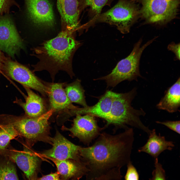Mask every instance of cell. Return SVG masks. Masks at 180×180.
I'll return each instance as SVG.
<instances>
[{
	"instance_id": "cell-32",
	"label": "cell",
	"mask_w": 180,
	"mask_h": 180,
	"mask_svg": "<svg viewBox=\"0 0 180 180\" xmlns=\"http://www.w3.org/2000/svg\"><path fill=\"white\" fill-rule=\"evenodd\" d=\"M114 0H108L106 5L110 6L112 2Z\"/></svg>"
},
{
	"instance_id": "cell-12",
	"label": "cell",
	"mask_w": 180,
	"mask_h": 180,
	"mask_svg": "<svg viewBox=\"0 0 180 180\" xmlns=\"http://www.w3.org/2000/svg\"><path fill=\"white\" fill-rule=\"evenodd\" d=\"M51 148L42 152L44 156L59 160L68 159L82 160L80 156L81 146L70 141L57 131L54 136L51 138Z\"/></svg>"
},
{
	"instance_id": "cell-28",
	"label": "cell",
	"mask_w": 180,
	"mask_h": 180,
	"mask_svg": "<svg viewBox=\"0 0 180 180\" xmlns=\"http://www.w3.org/2000/svg\"><path fill=\"white\" fill-rule=\"evenodd\" d=\"M14 4L16 5L14 0H0V14L2 15L4 13H8L10 6Z\"/></svg>"
},
{
	"instance_id": "cell-7",
	"label": "cell",
	"mask_w": 180,
	"mask_h": 180,
	"mask_svg": "<svg viewBox=\"0 0 180 180\" xmlns=\"http://www.w3.org/2000/svg\"><path fill=\"white\" fill-rule=\"evenodd\" d=\"M141 13L148 21L162 23L176 16L179 4V0H140Z\"/></svg>"
},
{
	"instance_id": "cell-2",
	"label": "cell",
	"mask_w": 180,
	"mask_h": 180,
	"mask_svg": "<svg viewBox=\"0 0 180 180\" xmlns=\"http://www.w3.org/2000/svg\"><path fill=\"white\" fill-rule=\"evenodd\" d=\"M76 32L67 29L62 30L55 38L45 40L33 49L34 56L38 59L32 65L33 72L46 70L54 80L60 71L66 72L72 78L74 76L72 61L74 54L82 45L76 40Z\"/></svg>"
},
{
	"instance_id": "cell-25",
	"label": "cell",
	"mask_w": 180,
	"mask_h": 180,
	"mask_svg": "<svg viewBox=\"0 0 180 180\" xmlns=\"http://www.w3.org/2000/svg\"><path fill=\"white\" fill-rule=\"evenodd\" d=\"M154 165L155 168L152 172V177L149 179L166 180V177L165 170L162 164L159 162L158 158L154 159Z\"/></svg>"
},
{
	"instance_id": "cell-13",
	"label": "cell",
	"mask_w": 180,
	"mask_h": 180,
	"mask_svg": "<svg viewBox=\"0 0 180 180\" xmlns=\"http://www.w3.org/2000/svg\"><path fill=\"white\" fill-rule=\"evenodd\" d=\"M9 156L23 172L28 179H37L40 160L35 153L26 148L22 151L12 152Z\"/></svg>"
},
{
	"instance_id": "cell-20",
	"label": "cell",
	"mask_w": 180,
	"mask_h": 180,
	"mask_svg": "<svg viewBox=\"0 0 180 180\" xmlns=\"http://www.w3.org/2000/svg\"><path fill=\"white\" fill-rule=\"evenodd\" d=\"M180 105V80L176 82L166 91L164 97L157 104L159 109L172 113L178 110Z\"/></svg>"
},
{
	"instance_id": "cell-33",
	"label": "cell",
	"mask_w": 180,
	"mask_h": 180,
	"mask_svg": "<svg viewBox=\"0 0 180 180\" xmlns=\"http://www.w3.org/2000/svg\"></svg>"
},
{
	"instance_id": "cell-24",
	"label": "cell",
	"mask_w": 180,
	"mask_h": 180,
	"mask_svg": "<svg viewBox=\"0 0 180 180\" xmlns=\"http://www.w3.org/2000/svg\"><path fill=\"white\" fill-rule=\"evenodd\" d=\"M18 134L12 124L4 126L1 128L0 130V150L4 149L10 140Z\"/></svg>"
},
{
	"instance_id": "cell-8",
	"label": "cell",
	"mask_w": 180,
	"mask_h": 180,
	"mask_svg": "<svg viewBox=\"0 0 180 180\" xmlns=\"http://www.w3.org/2000/svg\"><path fill=\"white\" fill-rule=\"evenodd\" d=\"M3 72L24 87L36 90L42 95H47V87L28 68L7 57Z\"/></svg>"
},
{
	"instance_id": "cell-9",
	"label": "cell",
	"mask_w": 180,
	"mask_h": 180,
	"mask_svg": "<svg viewBox=\"0 0 180 180\" xmlns=\"http://www.w3.org/2000/svg\"><path fill=\"white\" fill-rule=\"evenodd\" d=\"M71 127L67 128L64 126L63 130L70 132L71 135L76 137L84 144L89 146L90 144L101 133L103 128H100L98 125L95 116L90 114H76Z\"/></svg>"
},
{
	"instance_id": "cell-3",
	"label": "cell",
	"mask_w": 180,
	"mask_h": 180,
	"mask_svg": "<svg viewBox=\"0 0 180 180\" xmlns=\"http://www.w3.org/2000/svg\"><path fill=\"white\" fill-rule=\"evenodd\" d=\"M136 94L135 88L124 93L114 92L110 110L104 128L112 124L116 128L126 129L128 128V125L130 126L142 130L149 135L151 130L144 124L140 118V116L145 115V112L142 108L136 109L131 106Z\"/></svg>"
},
{
	"instance_id": "cell-30",
	"label": "cell",
	"mask_w": 180,
	"mask_h": 180,
	"mask_svg": "<svg viewBox=\"0 0 180 180\" xmlns=\"http://www.w3.org/2000/svg\"><path fill=\"white\" fill-rule=\"evenodd\" d=\"M38 180H60V176L58 172L44 176L38 179Z\"/></svg>"
},
{
	"instance_id": "cell-16",
	"label": "cell",
	"mask_w": 180,
	"mask_h": 180,
	"mask_svg": "<svg viewBox=\"0 0 180 180\" xmlns=\"http://www.w3.org/2000/svg\"><path fill=\"white\" fill-rule=\"evenodd\" d=\"M55 164L61 179L78 180L86 176L88 170L82 161L68 159L59 160L50 158Z\"/></svg>"
},
{
	"instance_id": "cell-23",
	"label": "cell",
	"mask_w": 180,
	"mask_h": 180,
	"mask_svg": "<svg viewBox=\"0 0 180 180\" xmlns=\"http://www.w3.org/2000/svg\"><path fill=\"white\" fill-rule=\"evenodd\" d=\"M18 178L14 165L10 161L0 163V180H18Z\"/></svg>"
},
{
	"instance_id": "cell-4",
	"label": "cell",
	"mask_w": 180,
	"mask_h": 180,
	"mask_svg": "<svg viewBox=\"0 0 180 180\" xmlns=\"http://www.w3.org/2000/svg\"><path fill=\"white\" fill-rule=\"evenodd\" d=\"M157 38L156 37L149 40L141 46L142 38L140 39L134 44L129 55L119 61L110 73L94 80H104L108 87H114L125 80H137L138 77H142L139 70L140 62L142 54L146 48Z\"/></svg>"
},
{
	"instance_id": "cell-27",
	"label": "cell",
	"mask_w": 180,
	"mask_h": 180,
	"mask_svg": "<svg viewBox=\"0 0 180 180\" xmlns=\"http://www.w3.org/2000/svg\"><path fill=\"white\" fill-rule=\"evenodd\" d=\"M156 122L157 124L164 125L171 130L179 134H180V120L167 121L162 122L157 121Z\"/></svg>"
},
{
	"instance_id": "cell-5",
	"label": "cell",
	"mask_w": 180,
	"mask_h": 180,
	"mask_svg": "<svg viewBox=\"0 0 180 180\" xmlns=\"http://www.w3.org/2000/svg\"><path fill=\"white\" fill-rule=\"evenodd\" d=\"M138 10L132 2L128 0H118L112 8L90 20L85 24L88 29L96 24L104 23L116 26L123 34L128 33L136 20Z\"/></svg>"
},
{
	"instance_id": "cell-18",
	"label": "cell",
	"mask_w": 180,
	"mask_h": 180,
	"mask_svg": "<svg viewBox=\"0 0 180 180\" xmlns=\"http://www.w3.org/2000/svg\"><path fill=\"white\" fill-rule=\"evenodd\" d=\"M148 136L146 142L138 151L146 153L154 159L165 150H172L175 146L173 142L166 140L165 136L160 133L158 135L155 129L151 130Z\"/></svg>"
},
{
	"instance_id": "cell-1",
	"label": "cell",
	"mask_w": 180,
	"mask_h": 180,
	"mask_svg": "<svg viewBox=\"0 0 180 180\" xmlns=\"http://www.w3.org/2000/svg\"><path fill=\"white\" fill-rule=\"evenodd\" d=\"M116 134L101 132L92 146L81 147V160L88 171L86 180H118L120 169L131 161L134 140L132 128Z\"/></svg>"
},
{
	"instance_id": "cell-15",
	"label": "cell",
	"mask_w": 180,
	"mask_h": 180,
	"mask_svg": "<svg viewBox=\"0 0 180 180\" xmlns=\"http://www.w3.org/2000/svg\"><path fill=\"white\" fill-rule=\"evenodd\" d=\"M44 82L48 88L50 109L55 112L72 110L78 108L72 104L68 97L63 87L64 83Z\"/></svg>"
},
{
	"instance_id": "cell-31",
	"label": "cell",
	"mask_w": 180,
	"mask_h": 180,
	"mask_svg": "<svg viewBox=\"0 0 180 180\" xmlns=\"http://www.w3.org/2000/svg\"><path fill=\"white\" fill-rule=\"evenodd\" d=\"M6 58L7 57L0 50V73L1 72H3L4 63Z\"/></svg>"
},
{
	"instance_id": "cell-22",
	"label": "cell",
	"mask_w": 180,
	"mask_h": 180,
	"mask_svg": "<svg viewBox=\"0 0 180 180\" xmlns=\"http://www.w3.org/2000/svg\"><path fill=\"white\" fill-rule=\"evenodd\" d=\"M108 0H78V9L80 13L88 7V14L91 18L101 14L103 8Z\"/></svg>"
},
{
	"instance_id": "cell-10",
	"label": "cell",
	"mask_w": 180,
	"mask_h": 180,
	"mask_svg": "<svg viewBox=\"0 0 180 180\" xmlns=\"http://www.w3.org/2000/svg\"><path fill=\"white\" fill-rule=\"evenodd\" d=\"M28 17L36 26L52 28L55 24L52 6L49 0H25Z\"/></svg>"
},
{
	"instance_id": "cell-26",
	"label": "cell",
	"mask_w": 180,
	"mask_h": 180,
	"mask_svg": "<svg viewBox=\"0 0 180 180\" xmlns=\"http://www.w3.org/2000/svg\"><path fill=\"white\" fill-rule=\"evenodd\" d=\"M127 170L124 177L126 180H138L139 176L137 170L132 164L131 161L126 164Z\"/></svg>"
},
{
	"instance_id": "cell-19",
	"label": "cell",
	"mask_w": 180,
	"mask_h": 180,
	"mask_svg": "<svg viewBox=\"0 0 180 180\" xmlns=\"http://www.w3.org/2000/svg\"><path fill=\"white\" fill-rule=\"evenodd\" d=\"M27 94L24 103L20 104L28 116L35 118L39 116L47 111L44 100L34 92L30 88L24 87Z\"/></svg>"
},
{
	"instance_id": "cell-17",
	"label": "cell",
	"mask_w": 180,
	"mask_h": 180,
	"mask_svg": "<svg viewBox=\"0 0 180 180\" xmlns=\"http://www.w3.org/2000/svg\"><path fill=\"white\" fill-rule=\"evenodd\" d=\"M114 92L107 90L100 98L96 104L91 106L78 107L71 110L72 115L90 114L104 119L106 120L110 114L112 102Z\"/></svg>"
},
{
	"instance_id": "cell-14",
	"label": "cell",
	"mask_w": 180,
	"mask_h": 180,
	"mask_svg": "<svg viewBox=\"0 0 180 180\" xmlns=\"http://www.w3.org/2000/svg\"><path fill=\"white\" fill-rule=\"evenodd\" d=\"M57 6L60 16L62 30L76 32L82 28L79 22L80 12L78 0H57Z\"/></svg>"
},
{
	"instance_id": "cell-11",
	"label": "cell",
	"mask_w": 180,
	"mask_h": 180,
	"mask_svg": "<svg viewBox=\"0 0 180 180\" xmlns=\"http://www.w3.org/2000/svg\"><path fill=\"white\" fill-rule=\"evenodd\" d=\"M23 42L10 17H0V49L14 57L24 48Z\"/></svg>"
},
{
	"instance_id": "cell-6",
	"label": "cell",
	"mask_w": 180,
	"mask_h": 180,
	"mask_svg": "<svg viewBox=\"0 0 180 180\" xmlns=\"http://www.w3.org/2000/svg\"><path fill=\"white\" fill-rule=\"evenodd\" d=\"M54 111L51 109L36 117L28 116L15 122L11 124L18 134L24 138L29 143L38 141L50 143L49 119Z\"/></svg>"
},
{
	"instance_id": "cell-21",
	"label": "cell",
	"mask_w": 180,
	"mask_h": 180,
	"mask_svg": "<svg viewBox=\"0 0 180 180\" xmlns=\"http://www.w3.org/2000/svg\"><path fill=\"white\" fill-rule=\"evenodd\" d=\"M66 94L72 102L79 104L83 107L88 106L84 94V90L81 85V81L77 79L73 82L67 85L65 89Z\"/></svg>"
},
{
	"instance_id": "cell-29",
	"label": "cell",
	"mask_w": 180,
	"mask_h": 180,
	"mask_svg": "<svg viewBox=\"0 0 180 180\" xmlns=\"http://www.w3.org/2000/svg\"><path fill=\"white\" fill-rule=\"evenodd\" d=\"M168 50L173 52L175 56L176 60H180V43L176 44L172 42L167 47Z\"/></svg>"
}]
</instances>
